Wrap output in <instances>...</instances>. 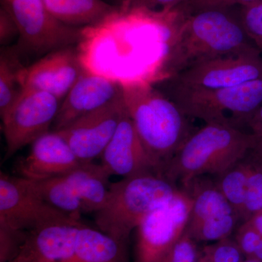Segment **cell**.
Here are the masks:
<instances>
[{"label": "cell", "mask_w": 262, "mask_h": 262, "mask_svg": "<svg viewBox=\"0 0 262 262\" xmlns=\"http://www.w3.org/2000/svg\"><path fill=\"white\" fill-rule=\"evenodd\" d=\"M127 112L163 176L177 151L196 130L192 119L148 81H121Z\"/></svg>", "instance_id": "obj_2"}, {"label": "cell", "mask_w": 262, "mask_h": 262, "mask_svg": "<svg viewBox=\"0 0 262 262\" xmlns=\"http://www.w3.org/2000/svg\"><path fill=\"white\" fill-rule=\"evenodd\" d=\"M19 64L15 53H1L0 58V115H5L16 101L24 88L18 77Z\"/></svg>", "instance_id": "obj_23"}, {"label": "cell", "mask_w": 262, "mask_h": 262, "mask_svg": "<svg viewBox=\"0 0 262 262\" xmlns=\"http://www.w3.org/2000/svg\"><path fill=\"white\" fill-rule=\"evenodd\" d=\"M242 262H261L258 261V260L251 259V258H245Z\"/></svg>", "instance_id": "obj_35"}, {"label": "cell", "mask_w": 262, "mask_h": 262, "mask_svg": "<svg viewBox=\"0 0 262 262\" xmlns=\"http://www.w3.org/2000/svg\"><path fill=\"white\" fill-rule=\"evenodd\" d=\"M248 221L262 237V211L253 214Z\"/></svg>", "instance_id": "obj_34"}, {"label": "cell", "mask_w": 262, "mask_h": 262, "mask_svg": "<svg viewBox=\"0 0 262 262\" xmlns=\"http://www.w3.org/2000/svg\"><path fill=\"white\" fill-rule=\"evenodd\" d=\"M102 164L82 163L64 177L75 189L84 213H96L106 202L110 178Z\"/></svg>", "instance_id": "obj_20"}, {"label": "cell", "mask_w": 262, "mask_h": 262, "mask_svg": "<svg viewBox=\"0 0 262 262\" xmlns=\"http://www.w3.org/2000/svg\"><path fill=\"white\" fill-rule=\"evenodd\" d=\"M122 94L121 81L86 70L62 101L51 130H62L80 117L112 102Z\"/></svg>", "instance_id": "obj_14"}, {"label": "cell", "mask_w": 262, "mask_h": 262, "mask_svg": "<svg viewBox=\"0 0 262 262\" xmlns=\"http://www.w3.org/2000/svg\"><path fill=\"white\" fill-rule=\"evenodd\" d=\"M87 70L78 52L71 46L48 53L36 63L19 70L24 89L44 91L61 101Z\"/></svg>", "instance_id": "obj_13"}, {"label": "cell", "mask_w": 262, "mask_h": 262, "mask_svg": "<svg viewBox=\"0 0 262 262\" xmlns=\"http://www.w3.org/2000/svg\"><path fill=\"white\" fill-rule=\"evenodd\" d=\"M262 0H186L174 10L180 17L209 10H228L234 6H248L261 3Z\"/></svg>", "instance_id": "obj_27"}, {"label": "cell", "mask_w": 262, "mask_h": 262, "mask_svg": "<svg viewBox=\"0 0 262 262\" xmlns=\"http://www.w3.org/2000/svg\"><path fill=\"white\" fill-rule=\"evenodd\" d=\"M238 15L250 40L262 54V2L239 7Z\"/></svg>", "instance_id": "obj_29"}, {"label": "cell", "mask_w": 262, "mask_h": 262, "mask_svg": "<svg viewBox=\"0 0 262 262\" xmlns=\"http://www.w3.org/2000/svg\"><path fill=\"white\" fill-rule=\"evenodd\" d=\"M180 187L155 174L122 178L110 183L103 206L95 213L98 229L127 243L146 215L171 201Z\"/></svg>", "instance_id": "obj_4"}, {"label": "cell", "mask_w": 262, "mask_h": 262, "mask_svg": "<svg viewBox=\"0 0 262 262\" xmlns=\"http://www.w3.org/2000/svg\"><path fill=\"white\" fill-rule=\"evenodd\" d=\"M253 134L219 124L196 129L174 155L163 177L180 187L198 177L216 178L256 149Z\"/></svg>", "instance_id": "obj_3"}, {"label": "cell", "mask_w": 262, "mask_h": 262, "mask_svg": "<svg viewBox=\"0 0 262 262\" xmlns=\"http://www.w3.org/2000/svg\"><path fill=\"white\" fill-rule=\"evenodd\" d=\"M127 246L84 225L77 230L75 251L68 262H130Z\"/></svg>", "instance_id": "obj_18"}, {"label": "cell", "mask_w": 262, "mask_h": 262, "mask_svg": "<svg viewBox=\"0 0 262 262\" xmlns=\"http://www.w3.org/2000/svg\"><path fill=\"white\" fill-rule=\"evenodd\" d=\"M173 25L158 80L220 57L256 48L245 32L238 13L231 9L204 10L185 17L176 15Z\"/></svg>", "instance_id": "obj_1"}, {"label": "cell", "mask_w": 262, "mask_h": 262, "mask_svg": "<svg viewBox=\"0 0 262 262\" xmlns=\"http://www.w3.org/2000/svg\"><path fill=\"white\" fill-rule=\"evenodd\" d=\"M101 158L103 166L112 176L122 178L144 174L161 176L127 112Z\"/></svg>", "instance_id": "obj_15"}, {"label": "cell", "mask_w": 262, "mask_h": 262, "mask_svg": "<svg viewBox=\"0 0 262 262\" xmlns=\"http://www.w3.org/2000/svg\"><path fill=\"white\" fill-rule=\"evenodd\" d=\"M83 163L58 132L51 130L32 144L29 155L16 164L19 177L41 180L63 177Z\"/></svg>", "instance_id": "obj_16"}, {"label": "cell", "mask_w": 262, "mask_h": 262, "mask_svg": "<svg viewBox=\"0 0 262 262\" xmlns=\"http://www.w3.org/2000/svg\"><path fill=\"white\" fill-rule=\"evenodd\" d=\"M192 120L241 129L262 105V80L211 91H160Z\"/></svg>", "instance_id": "obj_5"}, {"label": "cell", "mask_w": 262, "mask_h": 262, "mask_svg": "<svg viewBox=\"0 0 262 262\" xmlns=\"http://www.w3.org/2000/svg\"><path fill=\"white\" fill-rule=\"evenodd\" d=\"M80 222L48 204L27 179L0 173V225L30 232L51 224Z\"/></svg>", "instance_id": "obj_11"}, {"label": "cell", "mask_w": 262, "mask_h": 262, "mask_svg": "<svg viewBox=\"0 0 262 262\" xmlns=\"http://www.w3.org/2000/svg\"><path fill=\"white\" fill-rule=\"evenodd\" d=\"M119 10L124 13H141L167 17L186 0H118Z\"/></svg>", "instance_id": "obj_24"}, {"label": "cell", "mask_w": 262, "mask_h": 262, "mask_svg": "<svg viewBox=\"0 0 262 262\" xmlns=\"http://www.w3.org/2000/svg\"><path fill=\"white\" fill-rule=\"evenodd\" d=\"M262 80V56L258 49L220 57L157 80L160 91H211Z\"/></svg>", "instance_id": "obj_6"}, {"label": "cell", "mask_w": 262, "mask_h": 262, "mask_svg": "<svg viewBox=\"0 0 262 262\" xmlns=\"http://www.w3.org/2000/svg\"><path fill=\"white\" fill-rule=\"evenodd\" d=\"M10 262H37V261L32 253L29 252V250L23 246L18 256Z\"/></svg>", "instance_id": "obj_33"}, {"label": "cell", "mask_w": 262, "mask_h": 262, "mask_svg": "<svg viewBox=\"0 0 262 262\" xmlns=\"http://www.w3.org/2000/svg\"><path fill=\"white\" fill-rule=\"evenodd\" d=\"M244 259L234 239L228 237L203 247L196 262H242Z\"/></svg>", "instance_id": "obj_25"}, {"label": "cell", "mask_w": 262, "mask_h": 262, "mask_svg": "<svg viewBox=\"0 0 262 262\" xmlns=\"http://www.w3.org/2000/svg\"><path fill=\"white\" fill-rule=\"evenodd\" d=\"M61 101L53 95L32 89L21 94L2 118L6 150L5 160L51 131Z\"/></svg>", "instance_id": "obj_9"}, {"label": "cell", "mask_w": 262, "mask_h": 262, "mask_svg": "<svg viewBox=\"0 0 262 262\" xmlns=\"http://www.w3.org/2000/svg\"><path fill=\"white\" fill-rule=\"evenodd\" d=\"M233 239L245 258L262 262V237L248 220L235 229Z\"/></svg>", "instance_id": "obj_28"}, {"label": "cell", "mask_w": 262, "mask_h": 262, "mask_svg": "<svg viewBox=\"0 0 262 262\" xmlns=\"http://www.w3.org/2000/svg\"><path fill=\"white\" fill-rule=\"evenodd\" d=\"M18 36V25L15 19L4 7L0 6V43L5 46Z\"/></svg>", "instance_id": "obj_32"}, {"label": "cell", "mask_w": 262, "mask_h": 262, "mask_svg": "<svg viewBox=\"0 0 262 262\" xmlns=\"http://www.w3.org/2000/svg\"><path fill=\"white\" fill-rule=\"evenodd\" d=\"M193 206L180 187L166 204L149 213L136 228L135 262H158L185 233Z\"/></svg>", "instance_id": "obj_8"}, {"label": "cell", "mask_w": 262, "mask_h": 262, "mask_svg": "<svg viewBox=\"0 0 262 262\" xmlns=\"http://www.w3.org/2000/svg\"><path fill=\"white\" fill-rule=\"evenodd\" d=\"M15 19L18 48L41 55L71 47L84 37V28L70 27L48 11L43 0H0Z\"/></svg>", "instance_id": "obj_7"}, {"label": "cell", "mask_w": 262, "mask_h": 262, "mask_svg": "<svg viewBox=\"0 0 262 262\" xmlns=\"http://www.w3.org/2000/svg\"><path fill=\"white\" fill-rule=\"evenodd\" d=\"M250 153L247 156L248 179L244 222L262 211V167L255 166L251 163Z\"/></svg>", "instance_id": "obj_26"}, {"label": "cell", "mask_w": 262, "mask_h": 262, "mask_svg": "<svg viewBox=\"0 0 262 262\" xmlns=\"http://www.w3.org/2000/svg\"><path fill=\"white\" fill-rule=\"evenodd\" d=\"M33 190L58 211L80 220L83 206L75 189L64 176L41 180L28 179Z\"/></svg>", "instance_id": "obj_21"}, {"label": "cell", "mask_w": 262, "mask_h": 262, "mask_svg": "<svg viewBox=\"0 0 262 262\" xmlns=\"http://www.w3.org/2000/svg\"><path fill=\"white\" fill-rule=\"evenodd\" d=\"M199 253L196 242L186 230L178 242L158 262H196Z\"/></svg>", "instance_id": "obj_31"}, {"label": "cell", "mask_w": 262, "mask_h": 262, "mask_svg": "<svg viewBox=\"0 0 262 262\" xmlns=\"http://www.w3.org/2000/svg\"><path fill=\"white\" fill-rule=\"evenodd\" d=\"M55 18L66 25L90 28L101 25L119 10L103 0H43Z\"/></svg>", "instance_id": "obj_19"}, {"label": "cell", "mask_w": 262, "mask_h": 262, "mask_svg": "<svg viewBox=\"0 0 262 262\" xmlns=\"http://www.w3.org/2000/svg\"><path fill=\"white\" fill-rule=\"evenodd\" d=\"M29 232L0 225V262H10L21 251Z\"/></svg>", "instance_id": "obj_30"}, {"label": "cell", "mask_w": 262, "mask_h": 262, "mask_svg": "<svg viewBox=\"0 0 262 262\" xmlns=\"http://www.w3.org/2000/svg\"><path fill=\"white\" fill-rule=\"evenodd\" d=\"M181 187L193 200L187 229L189 236L196 243H215L230 237L241 219L214 179L198 177Z\"/></svg>", "instance_id": "obj_10"}, {"label": "cell", "mask_w": 262, "mask_h": 262, "mask_svg": "<svg viewBox=\"0 0 262 262\" xmlns=\"http://www.w3.org/2000/svg\"><path fill=\"white\" fill-rule=\"evenodd\" d=\"M127 113L122 94L112 102L72 122L58 132L82 163L101 158Z\"/></svg>", "instance_id": "obj_12"}, {"label": "cell", "mask_w": 262, "mask_h": 262, "mask_svg": "<svg viewBox=\"0 0 262 262\" xmlns=\"http://www.w3.org/2000/svg\"><path fill=\"white\" fill-rule=\"evenodd\" d=\"M248 156V155H247ZM247 156L214 179L217 187L244 221L245 201L248 179Z\"/></svg>", "instance_id": "obj_22"}, {"label": "cell", "mask_w": 262, "mask_h": 262, "mask_svg": "<svg viewBox=\"0 0 262 262\" xmlns=\"http://www.w3.org/2000/svg\"><path fill=\"white\" fill-rule=\"evenodd\" d=\"M80 223H54L29 232L24 246L37 262H68L75 251Z\"/></svg>", "instance_id": "obj_17"}]
</instances>
